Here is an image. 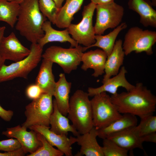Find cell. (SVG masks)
I'll list each match as a JSON object with an SVG mask.
<instances>
[{
    "instance_id": "obj_1",
    "label": "cell",
    "mask_w": 156,
    "mask_h": 156,
    "mask_svg": "<svg viewBox=\"0 0 156 156\" xmlns=\"http://www.w3.org/2000/svg\"><path fill=\"white\" fill-rule=\"evenodd\" d=\"M110 96L120 114H130L141 118L153 115L155 111L156 97L142 83H137L129 91Z\"/></svg>"
},
{
    "instance_id": "obj_2",
    "label": "cell",
    "mask_w": 156,
    "mask_h": 156,
    "mask_svg": "<svg viewBox=\"0 0 156 156\" xmlns=\"http://www.w3.org/2000/svg\"><path fill=\"white\" fill-rule=\"evenodd\" d=\"M19 4L15 29L31 43H37L44 35L42 26L47 18L40 11L38 0H23Z\"/></svg>"
},
{
    "instance_id": "obj_3",
    "label": "cell",
    "mask_w": 156,
    "mask_h": 156,
    "mask_svg": "<svg viewBox=\"0 0 156 156\" xmlns=\"http://www.w3.org/2000/svg\"><path fill=\"white\" fill-rule=\"evenodd\" d=\"M88 92L77 90L69 99L68 118L80 134L93 127L92 109Z\"/></svg>"
},
{
    "instance_id": "obj_4",
    "label": "cell",
    "mask_w": 156,
    "mask_h": 156,
    "mask_svg": "<svg viewBox=\"0 0 156 156\" xmlns=\"http://www.w3.org/2000/svg\"><path fill=\"white\" fill-rule=\"evenodd\" d=\"M43 48L38 43H31L29 54L23 59L0 69V83L17 77L27 79L29 73L38 65L42 58Z\"/></svg>"
},
{
    "instance_id": "obj_5",
    "label": "cell",
    "mask_w": 156,
    "mask_h": 156,
    "mask_svg": "<svg viewBox=\"0 0 156 156\" xmlns=\"http://www.w3.org/2000/svg\"><path fill=\"white\" fill-rule=\"evenodd\" d=\"M53 96L43 93L27 105L24 112L25 121L22 126L29 128L34 125L49 127V120L53 111Z\"/></svg>"
},
{
    "instance_id": "obj_6",
    "label": "cell",
    "mask_w": 156,
    "mask_h": 156,
    "mask_svg": "<svg viewBox=\"0 0 156 156\" xmlns=\"http://www.w3.org/2000/svg\"><path fill=\"white\" fill-rule=\"evenodd\" d=\"M156 42L155 31L134 26L126 33L122 47L125 55L133 51L136 53L144 52L150 55L153 53V47Z\"/></svg>"
},
{
    "instance_id": "obj_7",
    "label": "cell",
    "mask_w": 156,
    "mask_h": 156,
    "mask_svg": "<svg viewBox=\"0 0 156 156\" xmlns=\"http://www.w3.org/2000/svg\"><path fill=\"white\" fill-rule=\"evenodd\" d=\"M90 101L93 125L97 129L106 126L122 116L106 92L94 96Z\"/></svg>"
},
{
    "instance_id": "obj_8",
    "label": "cell",
    "mask_w": 156,
    "mask_h": 156,
    "mask_svg": "<svg viewBox=\"0 0 156 156\" xmlns=\"http://www.w3.org/2000/svg\"><path fill=\"white\" fill-rule=\"evenodd\" d=\"M83 52V47L79 45L69 48L52 46L46 49L42 57L57 64L65 73L68 74L79 65Z\"/></svg>"
},
{
    "instance_id": "obj_9",
    "label": "cell",
    "mask_w": 156,
    "mask_h": 156,
    "mask_svg": "<svg viewBox=\"0 0 156 156\" xmlns=\"http://www.w3.org/2000/svg\"><path fill=\"white\" fill-rule=\"evenodd\" d=\"M96 5L91 2L84 6L81 21L77 24L71 23L67 28L72 38L78 44L85 46L83 47V51L95 42L93 17Z\"/></svg>"
},
{
    "instance_id": "obj_10",
    "label": "cell",
    "mask_w": 156,
    "mask_h": 156,
    "mask_svg": "<svg viewBox=\"0 0 156 156\" xmlns=\"http://www.w3.org/2000/svg\"><path fill=\"white\" fill-rule=\"evenodd\" d=\"M95 10L96 18L94 26L95 35H102L106 30L115 28L121 23L124 8L114 1L97 4Z\"/></svg>"
},
{
    "instance_id": "obj_11",
    "label": "cell",
    "mask_w": 156,
    "mask_h": 156,
    "mask_svg": "<svg viewBox=\"0 0 156 156\" xmlns=\"http://www.w3.org/2000/svg\"><path fill=\"white\" fill-rule=\"evenodd\" d=\"M27 129V128L19 125L7 128L2 133L8 138L16 139L26 154L32 153L41 147L42 143L38 138L36 132L32 130L28 131Z\"/></svg>"
},
{
    "instance_id": "obj_12",
    "label": "cell",
    "mask_w": 156,
    "mask_h": 156,
    "mask_svg": "<svg viewBox=\"0 0 156 156\" xmlns=\"http://www.w3.org/2000/svg\"><path fill=\"white\" fill-rule=\"evenodd\" d=\"M30 52V49L22 44L13 32L7 37L4 36L1 40L0 53L5 60L17 62L27 56Z\"/></svg>"
},
{
    "instance_id": "obj_13",
    "label": "cell",
    "mask_w": 156,
    "mask_h": 156,
    "mask_svg": "<svg viewBox=\"0 0 156 156\" xmlns=\"http://www.w3.org/2000/svg\"><path fill=\"white\" fill-rule=\"evenodd\" d=\"M50 127L44 125H34L29 129L42 135L52 146L56 147L66 156H73L71 146L76 142L75 138H68L65 134H57L50 130Z\"/></svg>"
},
{
    "instance_id": "obj_14",
    "label": "cell",
    "mask_w": 156,
    "mask_h": 156,
    "mask_svg": "<svg viewBox=\"0 0 156 156\" xmlns=\"http://www.w3.org/2000/svg\"><path fill=\"white\" fill-rule=\"evenodd\" d=\"M127 71L124 66L122 67L118 73L102 83L101 86L96 88L89 87L88 90V93L89 96H94L103 92H108L112 95H115L118 93V88L120 87L125 88L129 91L134 86L127 80L125 75Z\"/></svg>"
},
{
    "instance_id": "obj_15",
    "label": "cell",
    "mask_w": 156,
    "mask_h": 156,
    "mask_svg": "<svg viewBox=\"0 0 156 156\" xmlns=\"http://www.w3.org/2000/svg\"><path fill=\"white\" fill-rule=\"evenodd\" d=\"M97 130L93 127L88 132L75 138L76 142L81 146V148L75 156H104L102 147L97 141Z\"/></svg>"
},
{
    "instance_id": "obj_16",
    "label": "cell",
    "mask_w": 156,
    "mask_h": 156,
    "mask_svg": "<svg viewBox=\"0 0 156 156\" xmlns=\"http://www.w3.org/2000/svg\"><path fill=\"white\" fill-rule=\"evenodd\" d=\"M107 56L102 50H91L83 53L81 62V69L86 71L92 69L94 72L92 76L95 77L102 75L105 73V66Z\"/></svg>"
},
{
    "instance_id": "obj_17",
    "label": "cell",
    "mask_w": 156,
    "mask_h": 156,
    "mask_svg": "<svg viewBox=\"0 0 156 156\" xmlns=\"http://www.w3.org/2000/svg\"><path fill=\"white\" fill-rule=\"evenodd\" d=\"M130 9L137 13L140 16V22L144 27H156V11L148 0H129Z\"/></svg>"
},
{
    "instance_id": "obj_18",
    "label": "cell",
    "mask_w": 156,
    "mask_h": 156,
    "mask_svg": "<svg viewBox=\"0 0 156 156\" xmlns=\"http://www.w3.org/2000/svg\"><path fill=\"white\" fill-rule=\"evenodd\" d=\"M122 44L121 39L116 40L111 53L107 56L105 66V74L102 83L119 73L120 67L123 64L125 55Z\"/></svg>"
},
{
    "instance_id": "obj_19",
    "label": "cell",
    "mask_w": 156,
    "mask_h": 156,
    "mask_svg": "<svg viewBox=\"0 0 156 156\" xmlns=\"http://www.w3.org/2000/svg\"><path fill=\"white\" fill-rule=\"evenodd\" d=\"M51 23L47 20L43 24L42 29L44 35L37 42L41 47L43 48L46 44L53 42H68L70 44L71 47H76L78 45L77 43L70 36L67 28L62 31L56 30L52 27Z\"/></svg>"
},
{
    "instance_id": "obj_20",
    "label": "cell",
    "mask_w": 156,
    "mask_h": 156,
    "mask_svg": "<svg viewBox=\"0 0 156 156\" xmlns=\"http://www.w3.org/2000/svg\"><path fill=\"white\" fill-rule=\"evenodd\" d=\"M136 116L128 114L122 115L120 118L114 120L106 126L97 129L98 136L103 139L111 135L137 125Z\"/></svg>"
},
{
    "instance_id": "obj_21",
    "label": "cell",
    "mask_w": 156,
    "mask_h": 156,
    "mask_svg": "<svg viewBox=\"0 0 156 156\" xmlns=\"http://www.w3.org/2000/svg\"><path fill=\"white\" fill-rule=\"evenodd\" d=\"M59 76L58 81L56 82L53 96L55 97L58 109L66 116L68 113L71 83L67 81L64 74L60 73Z\"/></svg>"
},
{
    "instance_id": "obj_22",
    "label": "cell",
    "mask_w": 156,
    "mask_h": 156,
    "mask_svg": "<svg viewBox=\"0 0 156 156\" xmlns=\"http://www.w3.org/2000/svg\"><path fill=\"white\" fill-rule=\"evenodd\" d=\"M53 63L43 59L35 84L41 88L43 93L53 95L56 82L52 72Z\"/></svg>"
},
{
    "instance_id": "obj_23",
    "label": "cell",
    "mask_w": 156,
    "mask_h": 156,
    "mask_svg": "<svg viewBox=\"0 0 156 156\" xmlns=\"http://www.w3.org/2000/svg\"><path fill=\"white\" fill-rule=\"evenodd\" d=\"M53 111L49 120L50 125H51L50 130L59 135L65 134L67 135L68 132H71L76 137L80 135L73 125L69 124L68 118L59 111L55 99L53 100Z\"/></svg>"
},
{
    "instance_id": "obj_24",
    "label": "cell",
    "mask_w": 156,
    "mask_h": 156,
    "mask_svg": "<svg viewBox=\"0 0 156 156\" xmlns=\"http://www.w3.org/2000/svg\"><path fill=\"white\" fill-rule=\"evenodd\" d=\"M84 0H66L59 9L55 24L61 28H67L71 23L73 16L80 9Z\"/></svg>"
},
{
    "instance_id": "obj_25",
    "label": "cell",
    "mask_w": 156,
    "mask_h": 156,
    "mask_svg": "<svg viewBox=\"0 0 156 156\" xmlns=\"http://www.w3.org/2000/svg\"><path fill=\"white\" fill-rule=\"evenodd\" d=\"M133 127L114 134L107 138L128 151H132L136 148L143 149V142L141 138L133 131Z\"/></svg>"
},
{
    "instance_id": "obj_26",
    "label": "cell",
    "mask_w": 156,
    "mask_h": 156,
    "mask_svg": "<svg viewBox=\"0 0 156 156\" xmlns=\"http://www.w3.org/2000/svg\"><path fill=\"white\" fill-rule=\"evenodd\" d=\"M127 25L125 22L122 23L114 30L105 35H95V43L86 49L97 47L102 49L107 56L111 53L114 48L116 38L119 33L125 29Z\"/></svg>"
},
{
    "instance_id": "obj_27",
    "label": "cell",
    "mask_w": 156,
    "mask_h": 156,
    "mask_svg": "<svg viewBox=\"0 0 156 156\" xmlns=\"http://www.w3.org/2000/svg\"><path fill=\"white\" fill-rule=\"evenodd\" d=\"M20 9L19 3L14 1L0 0V21L5 22L13 28L17 21Z\"/></svg>"
},
{
    "instance_id": "obj_28",
    "label": "cell",
    "mask_w": 156,
    "mask_h": 156,
    "mask_svg": "<svg viewBox=\"0 0 156 156\" xmlns=\"http://www.w3.org/2000/svg\"><path fill=\"white\" fill-rule=\"evenodd\" d=\"M140 123L133 128L134 133L141 137L156 132V116L153 115L140 118Z\"/></svg>"
},
{
    "instance_id": "obj_29",
    "label": "cell",
    "mask_w": 156,
    "mask_h": 156,
    "mask_svg": "<svg viewBox=\"0 0 156 156\" xmlns=\"http://www.w3.org/2000/svg\"><path fill=\"white\" fill-rule=\"evenodd\" d=\"M37 133V132H36ZM38 139L42 145L34 152L27 155V156H62L64 154L58 149L53 147L47 140L40 133H37Z\"/></svg>"
},
{
    "instance_id": "obj_30",
    "label": "cell",
    "mask_w": 156,
    "mask_h": 156,
    "mask_svg": "<svg viewBox=\"0 0 156 156\" xmlns=\"http://www.w3.org/2000/svg\"><path fill=\"white\" fill-rule=\"evenodd\" d=\"M40 11L49 21L55 25L59 9L53 0H38Z\"/></svg>"
},
{
    "instance_id": "obj_31",
    "label": "cell",
    "mask_w": 156,
    "mask_h": 156,
    "mask_svg": "<svg viewBox=\"0 0 156 156\" xmlns=\"http://www.w3.org/2000/svg\"><path fill=\"white\" fill-rule=\"evenodd\" d=\"M102 149L104 156H127L128 151L118 145L111 140L103 139Z\"/></svg>"
},
{
    "instance_id": "obj_32",
    "label": "cell",
    "mask_w": 156,
    "mask_h": 156,
    "mask_svg": "<svg viewBox=\"0 0 156 156\" xmlns=\"http://www.w3.org/2000/svg\"><path fill=\"white\" fill-rule=\"evenodd\" d=\"M21 148L19 141L16 139H11L0 141V151L5 152L11 151Z\"/></svg>"
},
{
    "instance_id": "obj_33",
    "label": "cell",
    "mask_w": 156,
    "mask_h": 156,
    "mask_svg": "<svg viewBox=\"0 0 156 156\" xmlns=\"http://www.w3.org/2000/svg\"><path fill=\"white\" fill-rule=\"evenodd\" d=\"M43 93L41 88L36 84L29 86L26 90L27 97L32 100L38 98Z\"/></svg>"
},
{
    "instance_id": "obj_34",
    "label": "cell",
    "mask_w": 156,
    "mask_h": 156,
    "mask_svg": "<svg viewBox=\"0 0 156 156\" xmlns=\"http://www.w3.org/2000/svg\"><path fill=\"white\" fill-rule=\"evenodd\" d=\"M14 115L13 112L11 110H6L0 105V117L6 121L11 120Z\"/></svg>"
},
{
    "instance_id": "obj_35",
    "label": "cell",
    "mask_w": 156,
    "mask_h": 156,
    "mask_svg": "<svg viewBox=\"0 0 156 156\" xmlns=\"http://www.w3.org/2000/svg\"><path fill=\"white\" fill-rule=\"evenodd\" d=\"M26 153L22 148H21L14 151L0 153V156H23Z\"/></svg>"
},
{
    "instance_id": "obj_36",
    "label": "cell",
    "mask_w": 156,
    "mask_h": 156,
    "mask_svg": "<svg viewBox=\"0 0 156 156\" xmlns=\"http://www.w3.org/2000/svg\"><path fill=\"white\" fill-rule=\"evenodd\" d=\"M141 139L144 142H149L156 143V133H151L140 137Z\"/></svg>"
},
{
    "instance_id": "obj_37",
    "label": "cell",
    "mask_w": 156,
    "mask_h": 156,
    "mask_svg": "<svg viewBox=\"0 0 156 156\" xmlns=\"http://www.w3.org/2000/svg\"><path fill=\"white\" fill-rule=\"evenodd\" d=\"M6 27L5 26L0 27V44L4 36V34ZM5 60L1 57L0 53V69L4 64Z\"/></svg>"
},
{
    "instance_id": "obj_38",
    "label": "cell",
    "mask_w": 156,
    "mask_h": 156,
    "mask_svg": "<svg viewBox=\"0 0 156 156\" xmlns=\"http://www.w3.org/2000/svg\"><path fill=\"white\" fill-rule=\"evenodd\" d=\"M114 0H90L91 2L97 5L104 4L114 1Z\"/></svg>"
},
{
    "instance_id": "obj_39",
    "label": "cell",
    "mask_w": 156,
    "mask_h": 156,
    "mask_svg": "<svg viewBox=\"0 0 156 156\" xmlns=\"http://www.w3.org/2000/svg\"><path fill=\"white\" fill-rule=\"evenodd\" d=\"M55 3L57 8L60 9L62 6V3L64 0H53Z\"/></svg>"
},
{
    "instance_id": "obj_40",
    "label": "cell",
    "mask_w": 156,
    "mask_h": 156,
    "mask_svg": "<svg viewBox=\"0 0 156 156\" xmlns=\"http://www.w3.org/2000/svg\"><path fill=\"white\" fill-rule=\"evenodd\" d=\"M151 2L153 6H156V0H151Z\"/></svg>"
},
{
    "instance_id": "obj_41",
    "label": "cell",
    "mask_w": 156,
    "mask_h": 156,
    "mask_svg": "<svg viewBox=\"0 0 156 156\" xmlns=\"http://www.w3.org/2000/svg\"><path fill=\"white\" fill-rule=\"evenodd\" d=\"M23 0H14V1L16 2L19 3Z\"/></svg>"
},
{
    "instance_id": "obj_42",
    "label": "cell",
    "mask_w": 156,
    "mask_h": 156,
    "mask_svg": "<svg viewBox=\"0 0 156 156\" xmlns=\"http://www.w3.org/2000/svg\"><path fill=\"white\" fill-rule=\"evenodd\" d=\"M7 0L8 1H14V0Z\"/></svg>"
}]
</instances>
